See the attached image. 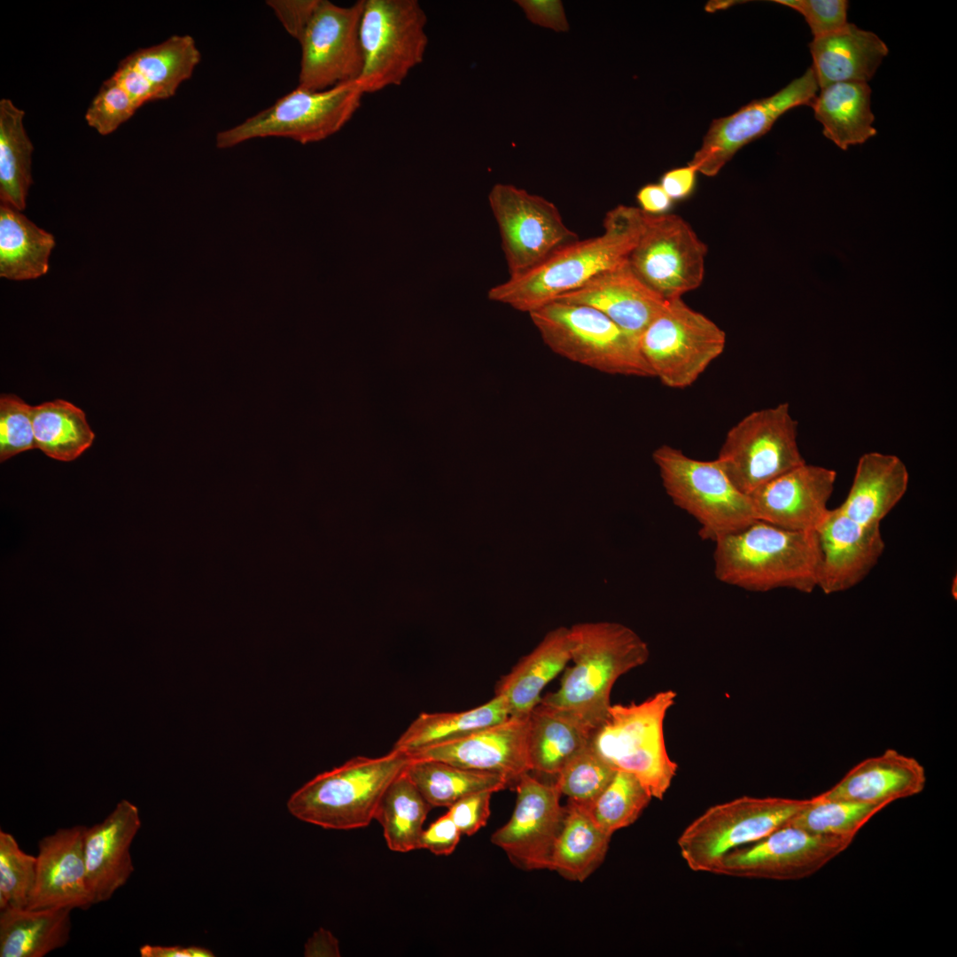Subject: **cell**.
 I'll list each match as a JSON object with an SVG mask.
<instances>
[{
  "mask_svg": "<svg viewBox=\"0 0 957 957\" xmlns=\"http://www.w3.org/2000/svg\"><path fill=\"white\" fill-rule=\"evenodd\" d=\"M556 300L591 307L638 340L666 301L635 275L627 260Z\"/></svg>",
  "mask_w": 957,
  "mask_h": 957,
  "instance_id": "25",
  "label": "cell"
},
{
  "mask_svg": "<svg viewBox=\"0 0 957 957\" xmlns=\"http://www.w3.org/2000/svg\"><path fill=\"white\" fill-rule=\"evenodd\" d=\"M714 574L753 592L817 587L821 549L816 531L784 529L757 520L714 541Z\"/></svg>",
  "mask_w": 957,
  "mask_h": 957,
  "instance_id": "2",
  "label": "cell"
},
{
  "mask_svg": "<svg viewBox=\"0 0 957 957\" xmlns=\"http://www.w3.org/2000/svg\"><path fill=\"white\" fill-rule=\"evenodd\" d=\"M510 717L505 699L494 696L476 708L458 712H423L400 735L393 749L412 756L421 751L463 738Z\"/></svg>",
  "mask_w": 957,
  "mask_h": 957,
  "instance_id": "34",
  "label": "cell"
},
{
  "mask_svg": "<svg viewBox=\"0 0 957 957\" xmlns=\"http://www.w3.org/2000/svg\"><path fill=\"white\" fill-rule=\"evenodd\" d=\"M675 698L676 693L666 689L638 704L611 705L589 741L609 766L634 774L657 799L664 798L678 769L664 736V721Z\"/></svg>",
  "mask_w": 957,
  "mask_h": 957,
  "instance_id": "5",
  "label": "cell"
},
{
  "mask_svg": "<svg viewBox=\"0 0 957 957\" xmlns=\"http://www.w3.org/2000/svg\"><path fill=\"white\" fill-rule=\"evenodd\" d=\"M643 223L639 207L619 205L605 214L601 235L561 246L534 268L491 288L488 298L530 314L626 261Z\"/></svg>",
  "mask_w": 957,
  "mask_h": 957,
  "instance_id": "1",
  "label": "cell"
},
{
  "mask_svg": "<svg viewBox=\"0 0 957 957\" xmlns=\"http://www.w3.org/2000/svg\"><path fill=\"white\" fill-rule=\"evenodd\" d=\"M572 647L570 628L559 626L551 630L498 681L494 695L505 699L510 716L530 714L541 702V694L546 685L572 659Z\"/></svg>",
  "mask_w": 957,
  "mask_h": 957,
  "instance_id": "28",
  "label": "cell"
},
{
  "mask_svg": "<svg viewBox=\"0 0 957 957\" xmlns=\"http://www.w3.org/2000/svg\"><path fill=\"white\" fill-rule=\"evenodd\" d=\"M319 0L268 1L285 30L299 41L309 22Z\"/></svg>",
  "mask_w": 957,
  "mask_h": 957,
  "instance_id": "49",
  "label": "cell"
},
{
  "mask_svg": "<svg viewBox=\"0 0 957 957\" xmlns=\"http://www.w3.org/2000/svg\"><path fill=\"white\" fill-rule=\"evenodd\" d=\"M816 533L821 549L817 587L827 595L862 581L885 548L880 525L858 523L838 508L829 510Z\"/></svg>",
  "mask_w": 957,
  "mask_h": 957,
  "instance_id": "20",
  "label": "cell"
},
{
  "mask_svg": "<svg viewBox=\"0 0 957 957\" xmlns=\"http://www.w3.org/2000/svg\"><path fill=\"white\" fill-rule=\"evenodd\" d=\"M526 18L533 24L556 32H566L569 24L561 1L558 0H518Z\"/></svg>",
  "mask_w": 957,
  "mask_h": 957,
  "instance_id": "50",
  "label": "cell"
},
{
  "mask_svg": "<svg viewBox=\"0 0 957 957\" xmlns=\"http://www.w3.org/2000/svg\"><path fill=\"white\" fill-rule=\"evenodd\" d=\"M923 766L893 749L853 766L822 798L844 799L887 806L921 793L926 785Z\"/></svg>",
  "mask_w": 957,
  "mask_h": 957,
  "instance_id": "26",
  "label": "cell"
},
{
  "mask_svg": "<svg viewBox=\"0 0 957 957\" xmlns=\"http://www.w3.org/2000/svg\"><path fill=\"white\" fill-rule=\"evenodd\" d=\"M404 773L432 808H448L469 795L480 791L494 793L510 786L500 775L432 759L411 757Z\"/></svg>",
  "mask_w": 957,
  "mask_h": 957,
  "instance_id": "36",
  "label": "cell"
},
{
  "mask_svg": "<svg viewBox=\"0 0 957 957\" xmlns=\"http://www.w3.org/2000/svg\"><path fill=\"white\" fill-rule=\"evenodd\" d=\"M697 171L691 166L670 169L663 174L659 185L673 201H681L692 195L696 185Z\"/></svg>",
  "mask_w": 957,
  "mask_h": 957,
  "instance_id": "51",
  "label": "cell"
},
{
  "mask_svg": "<svg viewBox=\"0 0 957 957\" xmlns=\"http://www.w3.org/2000/svg\"><path fill=\"white\" fill-rule=\"evenodd\" d=\"M885 805L844 799H827L819 795L799 811L788 824L807 832L854 839L859 830Z\"/></svg>",
  "mask_w": 957,
  "mask_h": 957,
  "instance_id": "40",
  "label": "cell"
},
{
  "mask_svg": "<svg viewBox=\"0 0 957 957\" xmlns=\"http://www.w3.org/2000/svg\"><path fill=\"white\" fill-rule=\"evenodd\" d=\"M54 237L37 227L20 211L0 206V276L21 281L45 275Z\"/></svg>",
  "mask_w": 957,
  "mask_h": 957,
  "instance_id": "35",
  "label": "cell"
},
{
  "mask_svg": "<svg viewBox=\"0 0 957 957\" xmlns=\"http://www.w3.org/2000/svg\"><path fill=\"white\" fill-rule=\"evenodd\" d=\"M611 837L583 805L568 800L549 869L567 880L582 883L603 863Z\"/></svg>",
  "mask_w": 957,
  "mask_h": 957,
  "instance_id": "33",
  "label": "cell"
},
{
  "mask_svg": "<svg viewBox=\"0 0 957 957\" xmlns=\"http://www.w3.org/2000/svg\"><path fill=\"white\" fill-rule=\"evenodd\" d=\"M866 82H836L820 89L810 106L823 127L824 136L843 150L876 135Z\"/></svg>",
  "mask_w": 957,
  "mask_h": 957,
  "instance_id": "31",
  "label": "cell"
},
{
  "mask_svg": "<svg viewBox=\"0 0 957 957\" xmlns=\"http://www.w3.org/2000/svg\"><path fill=\"white\" fill-rule=\"evenodd\" d=\"M592 732L572 712L540 702L528 715L526 746L531 771L557 775L589 743Z\"/></svg>",
  "mask_w": 957,
  "mask_h": 957,
  "instance_id": "30",
  "label": "cell"
},
{
  "mask_svg": "<svg viewBox=\"0 0 957 957\" xmlns=\"http://www.w3.org/2000/svg\"><path fill=\"white\" fill-rule=\"evenodd\" d=\"M36 866V856L23 852L12 834L0 830V910L27 906Z\"/></svg>",
  "mask_w": 957,
  "mask_h": 957,
  "instance_id": "43",
  "label": "cell"
},
{
  "mask_svg": "<svg viewBox=\"0 0 957 957\" xmlns=\"http://www.w3.org/2000/svg\"><path fill=\"white\" fill-rule=\"evenodd\" d=\"M139 107L111 76L105 80L90 102L85 120L100 135L113 133Z\"/></svg>",
  "mask_w": 957,
  "mask_h": 957,
  "instance_id": "45",
  "label": "cell"
},
{
  "mask_svg": "<svg viewBox=\"0 0 957 957\" xmlns=\"http://www.w3.org/2000/svg\"><path fill=\"white\" fill-rule=\"evenodd\" d=\"M462 833L447 813L439 817L428 828L424 829L418 842V849H425L437 856L453 853L460 842Z\"/></svg>",
  "mask_w": 957,
  "mask_h": 957,
  "instance_id": "48",
  "label": "cell"
},
{
  "mask_svg": "<svg viewBox=\"0 0 957 957\" xmlns=\"http://www.w3.org/2000/svg\"><path fill=\"white\" fill-rule=\"evenodd\" d=\"M363 5L364 0L347 7L319 0L299 39L301 61L298 87L323 90L358 80L363 66L360 40Z\"/></svg>",
  "mask_w": 957,
  "mask_h": 957,
  "instance_id": "15",
  "label": "cell"
},
{
  "mask_svg": "<svg viewBox=\"0 0 957 957\" xmlns=\"http://www.w3.org/2000/svg\"><path fill=\"white\" fill-rule=\"evenodd\" d=\"M306 956H339L338 939L328 930L321 928L308 939L305 947Z\"/></svg>",
  "mask_w": 957,
  "mask_h": 957,
  "instance_id": "54",
  "label": "cell"
},
{
  "mask_svg": "<svg viewBox=\"0 0 957 957\" xmlns=\"http://www.w3.org/2000/svg\"><path fill=\"white\" fill-rule=\"evenodd\" d=\"M652 458L666 494L696 519L703 540L714 542L758 520L750 496L735 486L716 459H694L668 445L656 448Z\"/></svg>",
  "mask_w": 957,
  "mask_h": 957,
  "instance_id": "7",
  "label": "cell"
},
{
  "mask_svg": "<svg viewBox=\"0 0 957 957\" xmlns=\"http://www.w3.org/2000/svg\"><path fill=\"white\" fill-rule=\"evenodd\" d=\"M140 828L139 809L127 799L117 803L103 821L87 827L84 858L93 905L109 900L131 876L130 847Z\"/></svg>",
  "mask_w": 957,
  "mask_h": 957,
  "instance_id": "23",
  "label": "cell"
},
{
  "mask_svg": "<svg viewBox=\"0 0 957 957\" xmlns=\"http://www.w3.org/2000/svg\"><path fill=\"white\" fill-rule=\"evenodd\" d=\"M494 792L480 791L469 795L447 808V813L462 835L472 836L485 827L490 817V801Z\"/></svg>",
  "mask_w": 957,
  "mask_h": 957,
  "instance_id": "47",
  "label": "cell"
},
{
  "mask_svg": "<svg viewBox=\"0 0 957 957\" xmlns=\"http://www.w3.org/2000/svg\"><path fill=\"white\" fill-rule=\"evenodd\" d=\"M836 479L834 470L805 463L749 496L758 520L792 531H816L829 510Z\"/></svg>",
  "mask_w": 957,
  "mask_h": 957,
  "instance_id": "19",
  "label": "cell"
},
{
  "mask_svg": "<svg viewBox=\"0 0 957 957\" xmlns=\"http://www.w3.org/2000/svg\"><path fill=\"white\" fill-rule=\"evenodd\" d=\"M528 315L545 345L569 361L611 375L653 377L639 340L591 307L554 300Z\"/></svg>",
  "mask_w": 957,
  "mask_h": 957,
  "instance_id": "6",
  "label": "cell"
},
{
  "mask_svg": "<svg viewBox=\"0 0 957 957\" xmlns=\"http://www.w3.org/2000/svg\"><path fill=\"white\" fill-rule=\"evenodd\" d=\"M777 4L798 12L808 24L813 38L844 28L849 4L846 0H776Z\"/></svg>",
  "mask_w": 957,
  "mask_h": 957,
  "instance_id": "46",
  "label": "cell"
},
{
  "mask_svg": "<svg viewBox=\"0 0 957 957\" xmlns=\"http://www.w3.org/2000/svg\"><path fill=\"white\" fill-rule=\"evenodd\" d=\"M615 773L588 743L563 766L555 784L568 800L587 805L604 790Z\"/></svg>",
  "mask_w": 957,
  "mask_h": 957,
  "instance_id": "42",
  "label": "cell"
},
{
  "mask_svg": "<svg viewBox=\"0 0 957 957\" xmlns=\"http://www.w3.org/2000/svg\"><path fill=\"white\" fill-rule=\"evenodd\" d=\"M142 957H213L210 950L200 946L144 945L139 949Z\"/></svg>",
  "mask_w": 957,
  "mask_h": 957,
  "instance_id": "53",
  "label": "cell"
},
{
  "mask_svg": "<svg viewBox=\"0 0 957 957\" xmlns=\"http://www.w3.org/2000/svg\"><path fill=\"white\" fill-rule=\"evenodd\" d=\"M820 88L812 67L775 94L751 101L731 115L715 119L688 165L714 176L744 145L767 133L789 110L810 105Z\"/></svg>",
  "mask_w": 957,
  "mask_h": 957,
  "instance_id": "17",
  "label": "cell"
},
{
  "mask_svg": "<svg viewBox=\"0 0 957 957\" xmlns=\"http://www.w3.org/2000/svg\"><path fill=\"white\" fill-rule=\"evenodd\" d=\"M528 715L480 729L459 740L425 749L412 758L440 760L459 767L490 773L505 778L510 785L531 771L526 735Z\"/></svg>",
  "mask_w": 957,
  "mask_h": 957,
  "instance_id": "22",
  "label": "cell"
},
{
  "mask_svg": "<svg viewBox=\"0 0 957 957\" xmlns=\"http://www.w3.org/2000/svg\"><path fill=\"white\" fill-rule=\"evenodd\" d=\"M87 826L61 828L38 843L35 883L27 908L87 909L84 836Z\"/></svg>",
  "mask_w": 957,
  "mask_h": 957,
  "instance_id": "21",
  "label": "cell"
},
{
  "mask_svg": "<svg viewBox=\"0 0 957 957\" xmlns=\"http://www.w3.org/2000/svg\"><path fill=\"white\" fill-rule=\"evenodd\" d=\"M432 808L403 771L385 791L374 815L383 829L387 847L401 853L418 849L424 824Z\"/></svg>",
  "mask_w": 957,
  "mask_h": 957,
  "instance_id": "38",
  "label": "cell"
},
{
  "mask_svg": "<svg viewBox=\"0 0 957 957\" xmlns=\"http://www.w3.org/2000/svg\"><path fill=\"white\" fill-rule=\"evenodd\" d=\"M427 16L417 0H364L360 22L364 94L402 83L424 60Z\"/></svg>",
  "mask_w": 957,
  "mask_h": 957,
  "instance_id": "10",
  "label": "cell"
},
{
  "mask_svg": "<svg viewBox=\"0 0 957 957\" xmlns=\"http://www.w3.org/2000/svg\"><path fill=\"white\" fill-rule=\"evenodd\" d=\"M819 88L836 82H869L889 50L875 33L848 23L841 30L809 43Z\"/></svg>",
  "mask_w": 957,
  "mask_h": 957,
  "instance_id": "27",
  "label": "cell"
},
{
  "mask_svg": "<svg viewBox=\"0 0 957 957\" xmlns=\"http://www.w3.org/2000/svg\"><path fill=\"white\" fill-rule=\"evenodd\" d=\"M909 473L897 455L869 452L859 459L850 491L837 507L862 525H880L906 494Z\"/></svg>",
  "mask_w": 957,
  "mask_h": 957,
  "instance_id": "29",
  "label": "cell"
},
{
  "mask_svg": "<svg viewBox=\"0 0 957 957\" xmlns=\"http://www.w3.org/2000/svg\"><path fill=\"white\" fill-rule=\"evenodd\" d=\"M25 112L9 98L0 100V199L19 211L27 205L32 179L33 144L24 127Z\"/></svg>",
  "mask_w": 957,
  "mask_h": 957,
  "instance_id": "37",
  "label": "cell"
},
{
  "mask_svg": "<svg viewBox=\"0 0 957 957\" xmlns=\"http://www.w3.org/2000/svg\"><path fill=\"white\" fill-rule=\"evenodd\" d=\"M570 629L573 665L565 668L559 689L541 703L572 712L594 730L608 715L617 680L645 664L650 650L633 629L620 623H580Z\"/></svg>",
  "mask_w": 957,
  "mask_h": 957,
  "instance_id": "3",
  "label": "cell"
},
{
  "mask_svg": "<svg viewBox=\"0 0 957 957\" xmlns=\"http://www.w3.org/2000/svg\"><path fill=\"white\" fill-rule=\"evenodd\" d=\"M707 251L705 243L681 216L644 213L642 233L627 262L644 284L670 300L702 284Z\"/></svg>",
  "mask_w": 957,
  "mask_h": 957,
  "instance_id": "13",
  "label": "cell"
},
{
  "mask_svg": "<svg viewBox=\"0 0 957 957\" xmlns=\"http://www.w3.org/2000/svg\"><path fill=\"white\" fill-rule=\"evenodd\" d=\"M70 908L0 910V956L43 957L65 946L71 931Z\"/></svg>",
  "mask_w": 957,
  "mask_h": 957,
  "instance_id": "32",
  "label": "cell"
},
{
  "mask_svg": "<svg viewBox=\"0 0 957 957\" xmlns=\"http://www.w3.org/2000/svg\"><path fill=\"white\" fill-rule=\"evenodd\" d=\"M364 95L357 81L315 91L297 87L267 109L218 132L216 146L225 149L270 136L303 144L324 140L352 119Z\"/></svg>",
  "mask_w": 957,
  "mask_h": 957,
  "instance_id": "9",
  "label": "cell"
},
{
  "mask_svg": "<svg viewBox=\"0 0 957 957\" xmlns=\"http://www.w3.org/2000/svg\"><path fill=\"white\" fill-rule=\"evenodd\" d=\"M33 428L35 448L63 462L76 459L95 438L85 413L64 400L33 406Z\"/></svg>",
  "mask_w": 957,
  "mask_h": 957,
  "instance_id": "39",
  "label": "cell"
},
{
  "mask_svg": "<svg viewBox=\"0 0 957 957\" xmlns=\"http://www.w3.org/2000/svg\"><path fill=\"white\" fill-rule=\"evenodd\" d=\"M852 838L807 832L790 824L728 852L713 874L744 878L799 880L837 857Z\"/></svg>",
  "mask_w": 957,
  "mask_h": 957,
  "instance_id": "16",
  "label": "cell"
},
{
  "mask_svg": "<svg viewBox=\"0 0 957 957\" xmlns=\"http://www.w3.org/2000/svg\"><path fill=\"white\" fill-rule=\"evenodd\" d=\"M517 799L510 819L491 836L510 860L525 870L549 869L565 806L555 783L547 784L528 773L515 782Z\"/></svg>",
  "mask_w": 957,
  "mask_h": 957,
  "instance_id": "18",
  "label": "cell"
},
{
  "mask_svg": "<svg viewBox=\"0 0 957 957\" xmlns=\"http://www.w3.org/2000/svg\"><path fill=\"white\" fill-rule=\"evenodd\" d=\"M716 460L747 495L805 463L790 405L780 403L744 416L727 432Z\"/></svg>",
  "mask_w": 957,
  "mask_h": 957,
  "instance_id": "12",
  "label": "cell"
},
{
  "mask_svg": "<svg viewBox=\"0 0 957 957\" xmlns=\"http://www.w3.org/2000/svg\"><path fill=\"white\" fill-rule=\"evenodd\" d=\"M200 51L189 35H175L160 43L139 48L121 59L111 77L136 105L173 97L190 79Z\"/></svg>",
  "mask_w": 957,
  "mask_h": 957,
  "instance_id": "24",
  "label": "cell"
},
{
  "mask_svg": "<svg viewBox=\"0 0 957 957\" xmlns=\"http://www.w3.org/2000/svg\"><path fill=\"white\" fill-rule=\"evenodd\" d=\"M651 798L634 774L618 770L604 790L583 806L600 828L612 835L633 824Z\"/></svg>",
  "mask_w": 957,
  "mask_h": 957,
  "instance_id": "41",
  "label": "cell"
},
{
  "mask_svg": "<svg viewBox=\"0 0 957 957\" xmlns=\"http://www.w3.org/2000/svg\"><path fill=\"white\" fill-rule=\"evenodd\" d=\"M488 201L498 224L510 276L522 274L578 239L556 206L512 184L496 183Z\"/></svg>",
  "mask_w": 957,
  "mask_h": 957,
  "instance_id": "14",
  "label": "cell"
},
{
  "mask_svg": "<svg viewBox=\"0 0 957 957\" xmlns=\"http://www.w3.org/2000/svg\"><path fill=\"white\" fill-rule=\"evenodd\" d=\"M636 199L639 208L650 215L668 214L674 203L659 183L642 186L636 194Z\"/></svg>",
  "mask_w": 957,
  "mask_h": 957,
  "instance_id": "52",
  "label": "cell"
},
{
  "mask_svg": "<svg viewBox=\"0 0 957 957\" xmlns=\"http://www.w3.org/2000/svg\"><path fill=\"white\" fill-rule=\"evenodd\" d=\"M809 800L744 796L715 805L682 831L680 853L691 870L713 873L728 852L787 825Z\"/></svg>",
  "mask_w": 957,
  "mask_h": 957,
  "instance_id": "8",
  "label": "cell"
},
{
  "mask_svg": "<svg viewBox=\"0 0 957 957\" xmlns=\"http://www.w3.org/2000/svg\"><path fill=\"white\" fill-rule=\"evenodd\" d=\"M410 759L408 753L393 748L377 758H352L293 792L288 811L296 819L325 829L365 828L374 820L385 791Z\"/></svg>",
  "mask_w": 957,
  "mask_h": 957,
  "instance_id": "4",
  "label": "cell"
},
{
  "mask_svg": "<svg viewBox=\"0 0 957 957\" xmlns=\"http://www.w3.org/2000/svg\"><path fill=\"white\" fill-rule=\"evenodd\" d=\"M725 331L682 298L666 300L639 338L653 377L671 388L691 385L724 351Z\"/></svg>",
  "mask_w": 957,
  "mask_h": 957,
  "instance_id": "11",
  "label": "cell"
},
{
  "mask_svg": "<svg viewBox=\"0 0 957 957\" xmlns=\"http://www.w3.org/2000/svg\"><path fill=\"white\" fill-rule=\"evenodd\" d=\"M35 448L33 406L13 394L0 398V460Z\"/></svg>",
  "mask_w": 957,
  "mask_h": 957,
  "instance_id": "44",
  "label": "cell"
}]
</instances>
